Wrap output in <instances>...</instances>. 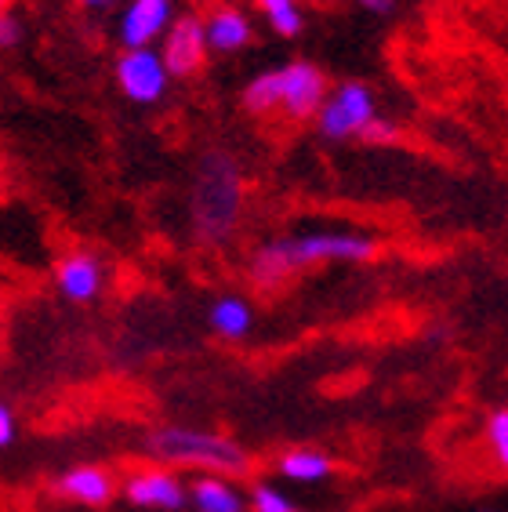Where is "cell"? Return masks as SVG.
<instances>
[{
	"instance_id": "6da1fadb",
	"label": "cell",
	"mask_w": 508,
	"mask_h": 512,
	"mask_svg": "<svg viewBox=\"0 0 508 512\" xmlns=\"http://www.w3.org/2000/svg\"><path fill=\"white\" fill-rule=\"evenodd\" d=\"M378 255V240L356 229H313L262 244L251 258V276L262 287H273L302 269L327 262H371Z\"/></svg>"
},
{
	"instance_id": "7a4b0ae2",
	"label": "cell",
	"mask_w": 508,
	"mask_h": 512,
	"mask_svg": "<svg viewBox=\"0 0 508 512\" xmlns=\"http://www.w3.org/2000/svg\"><path fill=\"white\" fill-rule=\"evenodd\" d=\"M331 95V84L323 77L316 62L294 59L276 69H265L244 88V109L254 117H269V113H284L291 120H316L323 102Z\"/></svg>"
},
{
	"instance_id": "3957f363",
	"label": "cell",
	"mask_w": 508,
	"mask_h": 512,
	"mask_svg": "<svg viewBox=\"0 0 508 512\" xmlns=\"http://www.w3.org/2000/svg\"><path fill=\"white\" fill-rule=\"evenodd\" d=\"M146 451L164 465H186L204 476H244L251 469V454L244 447L211 429H186V425H164L146 436Z\"/></svg>"
},
{
	"instance_id": "277c9868",
	"label": "cell",
	"mask_w": 508,
	"mask_h": 512,
	"mask_svg": "<svg viewBox=\"0 0 508 512\" xmlns=\"http://www.w3.org/2000/svg\"><path fill=\"white\" fill-rule=\"evenodd\" d=\"M316 131L323 138H331V142H345V138L389 142V138H396V128H392L389 120H381L374 91L363 80L334 84L320 109V117H316Z\"/></svg>"
},
{
	"instance_id": "5b68a950",
	"label": "cell",
	"mask_w": 508,
	"mask_h": 512,
	"mask_svg": "<svg viewBox=\"0 0 508 512\" xmlns=\"http://www.w3.org/2000/svg\"><path fill=\"white\" fill-rule=\"evenodd\" d=\"M193 218L196 233L204 240H225L233 233L236 218H240V175H236L233 160L207 157L200 178H196L193 193Z\"/></svg>"
},
{
	"instance_id": "8992f818",
	"label": "cell",
	"mask_w": 508,
	"mask_h": 512,
	"mask_svg": "<svg viewBox=\"0 0 508 512\" xmlns=\"http://www.w3.org/2000/svg\"><path fill=\"white\" fill-rule=\"evenodd\" d=\"M113 77H117V88L127 102L135 106H153L167 95V84H171V69H167L160 48H135V51H120L117 62H113Z\"/></svg>"
},
{
	"instance_id": "52a82bcc",
	"label": "cell",
	"mask_w": 508,
	"mask_h": 512,
	"mask_svg": "<svg viewBox=\"0 0 508 512\" xmlns=\"http://www.w3.org/2000/svg\"><path fill=\"white\" fill-rule=\"evenodd\" d=\"M124 498L135 509H153V512H178L189 505V487L182 483V476L175 469H135L124 480Z\"/></svg>"
},
{
	"instance_id": "ba28073f",
	"label": "cell",
	"mask_w": 508,
	"mask_h": 512,
	"mask_svg": "<svg viewBox=\"0 0 508 512\" xmlns=\"http://www.w3.org/2000/svg\"><path fill=\"white\" fill-rule=\"evenodd\" d=\"M175 0H131L120 15L117 40L124 51L135 48H153L164 33L175 26Z\"/></svg>"
},
{
	"instance_id": "9c48e42d",
	"label": "cell",
	"mask_w": 508,
	"mask_h": 512,
	"mask_svg": "<svg viewBox=\"0 0 508 512\" xmlns=\"http://www.w3.org/2000/svg\"><path fill=\"white\" fill-rule=\"evenodd\" d=\"M160 55H164L171 77H193V73H200V66H204L207 55H211L204 19H196V15H178L175 26H171V30L164 33V40H160Z\"/></svg>"
},
{
	"instance_id": "30bf717a",
	"label": "cell",
	"mask_w": 508,
	"mask_h": 512,
	"mask_svg": "<svg viewBox=\"0 0 508 512\" xmlns=\"http://www.w3.org/2000/svg\"><path fill=\"white\" fill-rule=\"evenodd\" d=\"M117 491L120 483L106 465H69L66 473L55 476V494L73 505H84V509H106V505H113Z\"/></svg>"
},
{
	"instance_id": "8fae6325",
	"label": "cell",
	"mask_w": 508,
	"mask_h": 512,
	"mask_svg": "<svg viewBox=\"0 0 508 512\" xmlns=\"http://www.w3.org/2000/svg\"><path fill=\"white\" fill-rule=\"evenodd\" d=\"M55 287H59L62 298L77 302V306L95 302L102 295V287H106L102 258L91 255V251H69V255H62L59 266H55Z\"/></svg>"
},
{
	"instance_id": "7c38bea8",
	"label": "cell",
	"mask_w": 508,
	"mask_h": 512,
	"mask_svg": "<svg viewBox=\"0 0 508 512\" xmlns=\"http://www.w3.org/2000/svg\"><path fill=\"white\" fill-rule=\"evenodd\" d=\"M204 30H207V44H211V51H218V55H236V51H244L254 37L251 15L233 8V4H222V8L211 11L204 19Z\"/></svg>"
},
{
	"instance_id": "4fadbf2b",
	"label": "cell",
	"mask_w": 508,
	"mask_h": 512,
	"mask_svg": "<svg viewBox=\"0 0 508 512\" xmlns=\"http://www.w3.org/2000/svg\"><path fill=\"white\" fill-rule=\"evenodd\" d=\"M189 505L196 512H251L240 487L225 476H196L189 483Z\"/></svg>"
},
{
	"instance_id": "5bb4252c",
	"label": "cell",
	"mask_w": 508,
	"mask_h": 512,
	"mask_svg": "<svg viewBox=\"0 0 508 512\" xmlns=\"http://www.w3.org/2000/svg\"><path fill=\"white\" fill-rule=\"evenodd\" d=\"M207 324H211V331H215L218 338H225V342H240V338L251 335L254 309L247 298L222 295V298H215V306L207 309Z\"/></svg>"
},
{
	"instance_id": "9a60e30c",
	"label": "cell",
	"mask_w": 508,
	"mask_h": 512,
	"mask_svg": "<svg viewBox=\"0 0 508 512\" xmlns=\"http://www.w3.org/2000/svg\"><path fill=\"white\" fill-rule=\"evenodd\" d=\"M334 473L331 454L316 451V447H291L276 458V476H284L291 483H320Z\"/></svg>"
},
{
	"instance_id": "2e32d148",
	"label": "cell",
	"mask_w": 508,
	"mask_h": 512,
	"mask_svg": "<svg viewBox=\"0 0 508 512\" xmlns=\"http://www.w3.org/2000/svg\"><path fill=\"white\" fill-rule=\"evenodd\" d=\"M262 8L265 22L273 26V33L280 37H298L305 30V11L298 0H254Z\"/></svg>"
},
{
	"instance_id": "e0dca14e",
	"label": "cell",
	"mask_w": 508,
	"mask_h": 512,
	"mask_svg": "<svg viewBox=\"0 0 508 512\" xmlns=\"http://www.w3.org/2000/svg\"><path fill=\"white\" fill-rule=\"evenodd\" d=\"M487 451L501 473H508V407H498L487 418Z\"/></svg>"
},
{
	"instance_id": "ac0fdd59",
	"label": "cell",
	"mask_w": 508,
	"mask_h": 512,
	"mask_svg": "<svg viewBox=\"0 0 508 512\" xmlns=\"http://www.w3.org/2000/svg\"><path fill=\"white\" fill-rule=\"evenodd\" d=\"M247 505H251V512H298V505L273 483H254L251 494H247Z\"/></svg>"
},
{
	"instance_id": "d6986e66",
	"label": "cell",
	"mask_w": 508,
	"mask_h": 512,
	"mask_svg": "<svg viewBox=\"0 0 508 512\" xmlns=\"http://www.w3.org/2000/svg\"><path fill=\"white\" fill-rule=\"evenodd\" d=\"M15 436H19V418L8 404H0V451H8L15 444Z\"/></svg>"
},
{
	"instance_id": "ffe728a7",
	"label": "cell",
	"mask_w": 508,
	"mask_h": 512,
	"mask_svg": "<svg viewBox=\"0 0 508 512\" xmlns=\"http://www.w3.org/2000/svg\"><path fill=\"white\" fill-rule=\"evenodd\" d=\"M22 37L19 22H15V15H8V11H0V51L4 48H15Z\"/></svg>"
},
{
	"instance_id": "44dd1931",
	"label": "cell",
	"mask_w": 508,
	"mask_h": 512,
	"mask_svg": "<svg viewBox=\"0 0 508 512\" xmlns=\"http://www.w3.org/2000/svg\"><path fill=\"white\" fill-rule=\"evenodd\" d=\"M356 4H360V8H367V11H374V15H389L396 0H356Z\"/></svg>"
},
{
	"instance_id": "7402d4cb",
	"label": "cell",
	"mask_w": 508,
	"mask_h": 512,
	"mask_svg": "<svg viewBox=\"0 0 508 512\" xmlns=\"http://www.w3.org/2000/svg\"><path fill=\"white\" fill-rule=\"evenodd\" d=\"M80 8H88V11H102V8H109L113 0H77Z\"/></svg>"
},
{
	"instance_id": "603a6c76",
	"label": "cell",
	"mask_w": 508,
	"mask_h": 512,
	"mask_svg": "<svg viewBox=\"0 0 508 512\" xmlns=\"http://www.w3.org/2000/svg\"><path fill=\"white\" fill-rule=\"evenodd\" d=\"M8 4H11V0H0V11H8Z\"/></svg>"
},
{
	"instance_id": "cb8c5ba5",
	"label": "cell",
	"mask_w": 508,
	"mask_h": 512,
	"mask_svg": "<svg viewBox=\"0 0 508 512\" xmlns=\"http://www.w3.org/2000/svg\"><path fill=\"white\" fill-rule=\"evenodd\" d=\"M483 512H490V509H483Z\"/></svg>"
}]
</instances>
